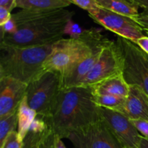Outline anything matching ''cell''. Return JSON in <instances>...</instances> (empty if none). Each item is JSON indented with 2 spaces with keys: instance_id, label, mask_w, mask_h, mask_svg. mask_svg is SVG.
Returning <instances> with one entry per match:
<instances>
[{
  "instance_id": "6da1fadb",
  "label": "cell",
  "mask_w": 148,
  "mask_h": 148,
  "mask_svg": "<svg viewBox=\"0 0 148 148\" xmlns=\"http://www.w3.org/2000/svg\"><path fill=\"white\" fill-rule=\"evenodd\" d=\"M74 15L75 12L65 9L22 10L12 14L17 31L5 35L0 44L27 47L55 43L63 39L65 26Z\"/></svg>"
},
{
  "instance_id": "7a4b0ae2",
  "label": "cell",
  "mask_w": 148,
  "mask_h": 148,
  "mask_svg": "<svg viewBox=\"0 0 148 148\" xmlns=\"http://www.w3.org/2000/svg\"><path fill=\"white\" fill-rule=\"evenodd\" d=\"M101 119L90 87L79 86L62 89L51 114L43 120L55 135L67 139L73 132Z\"/></svg>"
},
{
  "instance_id": "3957f363",
  "label": "cell",
  "mask_w": 148,
  "mask_h": 148,
  "mask_svg": "<svg viewBox=\"0 0 148 148\" xmlns=\"http://www.w3.org/2000/svg\"><path fill=\"white\" fill-rule=\"evenodd\" d=\"M54 43L20 46L0 44V78L10 77L28 85L44 72Z\"/></svg>"
},
{
  "instance_id": "277c9868",
  "label": "cell",
  "mask_w": 148,
  "mask_h": 148,
  "mask_svg": "<svg viewBox=\"0 0 148 148\" xmlns=\"http://www.w3.org/2000/svg\"><path fill=\"white\" fill-rule=\"evenodd\" d=\"M108 40L101 34V30L95 27L84 30L79 38L62 39L54 43L44 64V72L51 71L62 75Z\"/></svg>"
},
{
  "instance_id": "5b68a950",
  "label": "cell",
  "mask_w": 148,
  "mask_h": 148,
  "mask_svg": "<svg viewBox=\"0 0 148 148\" xmlns=\"http://www.w3.org/2000/svg\"><path fill=\"white\" fill-rule=\"evenodd\" d=\"M62 90L61 75L46 71L27 85L26 98L37 116L45 119L50 116Z\"/></svg>"
},
{
  "instance_id": "8992f818",
  "label": "cell",
  "mask_w": 148,
  "mask_h": 148,
  "mask_svg": "<svg viewBox=\"0 0 148 148\" xmlns=\"http://www.w3.org/2000/svg\"><path fill=\"white\" fill-rule=\"evenodd\" d=\"M123 58L122 76L130 86L142 88L148 95V54L130 40L117 36Z\"/></svg>"
},
{
  "instance_id": "52a82bcc",
  "label": "cell",
  "mask_w": 148,
  "mask_h": 148,
  "mask_svg": "<svg viewBox=\"0 0 148 148\" xmlns=\"http://www.w3.org/2000/svg\"><path fill=\"white\" fill-rule=\"evenodd\" d=\"M122 70L123 58L119 48L116 42L108 40L98 62L79 86L91 87L107 78L122 75Z\"/></svg>"
},
{
  "instance_id": "ba28073f",
  "label": "cell",
  "mask_w": 148,
  "mask_h": 148,
  "mask_svg": "<svg viewBox=\"0 0 148 148\" xmlns=\"http://www.w3.org/2000/svg\"><path fill=\"white\" fill-rule=\"evenodd\" d=\"M88 14L93 21L105 29L134 43L139 38L145 36L142 27L133 19L120 15L100 6L88 12Z\"/></svg>"
},
{
  "instance_id": "9c48e42d",
  "label": "cell",
  "mask_w": 148,
  "mask_h": 148,
  "mask_svg": "<svg viewBox=\"0 0 148 148\" xmlns=\"http://www.w3.org/2000/svg\"><path fill=\"white\" fill-rule=\"evenodd\" d=\"M75 148H124L101 120L69 134Z\"/></svg>"
},
{
  "instance_id": "30bf717a",
  "label": "cell",
  "mask_w": 148,
  "mask_h": 148,
  "mask_svg": "<svg viewBox=\"0 0 148 148\" xmlns=\"http://www.w3.org/2000/svg\"><path fill=\"white\" fill-rule=\"evenodd\" d=\"M101 118L124 148H138L141 134L131 120L117 111L100 108Z\"/></svg>"
},
{
  "instance_id": "8fae6325",
  "label": "cell",
  "mask_w": 148,
  "mask_h": 148,
  "mask_svg": "<svg viewBox=\"0 0 148 148\" xmlns=\"http://www.w3.org/2000/svg\"><path fill=\"white\" fill-rule=\"evenodd\" d=\"M27 88V84L13 78H0V118L18 110Z\"/></svg>"
},
{
  "instance_id": "7c38bea8",
  "label": "cell",
  "mask_w": 148,
  "mask_h": 148,
  "mask_svg": "<svg viewBox=\"0 0 148 148\" xmlns=\"http://www.w3.org/2000/svg\"><path fill=\"white\" fill-rule=\"evenodd\" d=\"M105 44L97 48L90 55L81 60L69 68L66 72L61 75L62 89L79 87L81 85L84 79L98 62Z\"/></svg>"
},
{
  "instance_id": "4fadbf2b",
  "label": "cell",
  "mask_w": 148,
  "mask_h": 148,
  "mask_svg": "<svg viewBox=\"0 0 148 148\" xmlns=\"http://www.w3.org/2000/svg\"><path fill=\"white\" fill-rule=\"evenodd\" d=\"M119 113L131 120L148 121V95L142 88L130 86V92Z\"/></svg>"
},
{
  "instance_id": "5bb4252c",
  "label": "cell",
  "mask_w": 148,
  "mask_h": 148,
  "mask_svg": "<svg viewBox=\"0 0 148 148\" xmlns=\"http://www.w3.org/2000/svg\"><path fill=\"white\" fill-rule=\"evenodd\" d=\"M90 88L94 95H114L126 98L130 92V85L122 75L107 78Z\"/></svg>"
},
{
  "instance_id": "9a60e30c",
  "label": "cell",
  "mask_w": 148,
  "mask_h": 148,
  "mask_svg": "<svg viewBox=\"0 0 148 148\" xmlns=\"http://www.w3.org/2000/svg\"><path fill=\"white\" fill-rule=\"evenodd\" d=\"M96 1L102 8L130 18L134 19L140 14L139 6L134 0H96Z\"/></svg>"
},
{
  "instance_id": "2e32d148",
  "label": "cell",
  "mask_w": 148,
  "mask_h": 148,
  "mask_svg": "<svg viewBox=\"0 0 148 148\" xmlns=\"http://www.w3.org/2000/svg\"><path fill=\"white\" fill-rule=\"evenodd\" d=\"M71 4L70 0H16V7L27 10H56Z\"/></svg>"
},
{
  "instance_id": "e0dca14e",
  "label": "cell",
  "mask_w": 148,
  "mask_h": 148,
  "mask_svg": "<svg viewBox=\"0 0 148 148\" xmlns=\"http://www.w3.org/2000/svg\"><path fill=\"white\" fill-rule=\"evenodd\" d=\"M37 114L28 106L26 96L20 103L18 108V126L17 132L20 139L23 141L33 121L36 119Z\"/></svg>"
},
{
  "instance_id": "ac0fdd59",
  "label": "cell",
  "mask_w": 148,
  "mask_h": 148,
  "mask_svg": "<svg viewBox=\"0 0 148 148\" xmlns=\"http://www.w3.org/2000/svg\"><path fill=\"white\" fill-rule=\"evenodd\" d=\"M126 98L114 95H94L93 101L100 108H106L120 112L125 103Z\"/></svg>"
},
{
  "instance_id": "d6986e66",
  "label": "cell",
  "mask_w": 148,
  "mask_h": 148,
  "mask_svg": "<svg viewBox=\"0 0 148 148\" xmlns=\"http://www.w3.org/2000/svg\"><path fill=\"white\" fill-rule=\"evenodd\" d=\"M18 126V110L0 118V146L2 145L6 137Z\"/></svg>"
},
{
  "instance_id": "ffe728a7",
  "label": "cell",
  "mask_w": 148,
  "mask_h": 148,
  "mask_svg": "<svg viewBox=\"0 0 148 148\" xmlns=\"http://www.w3.org/2000/svg\"><path fill=\"white\" fill-rule=\"evenodd\" d=\"M1 148H23V141L20 139L18 132L16 131L12 132L6 137Z\"/></svg>"
},
{
  "instance_id": "44dd1931",
  "label": "cell",
  "mask_w": 148,
  "mask_h": 148,
  "mask_svg": "<svg viewBox=\"0 0 148 148\" xmlns=\"http://www.w3.org/2000/svg\"><path fill=\"white\" fill-rule=\"evenodd\" d=\"M43 133H34L29 132L23 140V148H39Z\"/></svg>"
},
{
  "instance_id": "7402d4cb",
  "label": "cell",
  "mask_w": 148,
  "mask_h": 148,
  "mask_svg": "<svg viewBox=\"0 0 148 148\" xmlns=\"http://www.w3.org/2000/svg\"><path fill=\"white\" fill-rule=\"evenodd\" d=\"M84 30L77 24L70 20L65 26L64 35H68L71 38H79L83 33Z\"/></svg>"
},
{
  "instance_id": "603a6c76",
  "label": "cell",
  "mask_w": 148,
  "mask_h": 148,
  "mask_svg": "<svg viewBox=\"0 0 148 148\" xmlns=\"http://www.w3.org/2000/svg\"><path fill=\"white\" fill-rule=\"evenodd\" d=\"M39 148H55V134L49 128L43 134Z\"/></svg>"
},
{
  "instance_id": "cb8c5ba5",
  "label": "cell",
  "mask_w": 148,
  "mask_h": 148,
  "mask_svg": "<svg viewBox=\"0 0 148 148\" xmlns=\"http://www.w3.org/2000/svg\"><path fill=\"white\" fill-rule=\"evenodd\" d=\"M70 1L72 4H75L77 7L87 10L88 12L92 11L99 7L96 0H70Z\"/></svg>"
},
{
  "instance_id": "d4e9b609",
  "label": "cell",
  "mask_w": 148,
  "mask_h": 148,
  "mask_svg": "<svg viewBox=\"0 0 148 148\" xmlns=\"http://www.w3.org/2000/svg\"><path fill=\"white\" fill-rule=\"evenodd\" d=\"M48 128L49 127L47 124L43 119L36 118L30 126L29 132L34 133H43L48 130Z\"/></svg>"
},
{
  "instance_id": "484cf974",
  "label": "cell",
  "mask_w": 148,
  "mask_h": 148,
  "mask_svg": "<svg viewBox=\"0 0 148 148\" xmlns=\"http://www.w3.org/2000/svg\"><path fill=\"white\" fill-rule=\"evenodd\" d=\"M131 121L137 131L141 133L142 136L148 139V121L144 119L131 120Z\"/></svg>"
},
{
  "instance_id": "4316f807",
  "label": "cell",
  "mask_w": 148,
  "mask_h": 148,
  "mask_svg": "<svg viewBox=\"0 0 148 148\" xmlns=\"http://www.w3.org/2000/svg\"><path fill=\"white\" fill-rule=\"evenodd\" d=\"M133 20L142 27L143 31H145L148 35V16L141 15L140 13L138 17H135Z\"/></svg>"
},
{
  "instance_id": "83f0119b",
  "label": "cell",
  "mask_w": 148,
  "mask_h": 148,
  "mask_svg": "<svg viewBox=\"0 0 148 148\" xmlns=\"http://www.w3.org/2000/svg\"><path fill=\"white\" fill-rule=\"evenodd\" d=\"M12 13L6 9L0 7V26H3L11 20Z\"/></svg>"
},
{
  "instance_id": "f1b7e54d",
  "label": "cell",
  "mask_w": 148,
  "mask_h": 148,
  "mask_svg": "<svg viewBox=\"0 0 148 148\" xmlns=\"http://www.w3.org/2000/svg\"><path fill=\"white\" fill-rule=\"evenodd\" d=\"M135 44H137L143 51L148 54V36H143L140 38L136 41Z\"/></svg>"
},
{
  "instance_id": "f546056e",
  "label": "cell",
  "mask_w": 148,
  "mask_h": 148,
  "mask_svg": "<svg viewBox=\"0 0 148 148\" xmlns=\"http://www.w3.org/2000/svg\"><path fill=\"white\" fill-rule=\"evenodd\" d=\"M0 7L6 9L11 12L12 10L16 7V0H1Z\"/></svg>"
},
{
  "instance_id": "4dcf8cb0",
  "label": "cell",
  "mask_w": 148,
  "mask_h": 148,
  "mask_svg": "<svg viewBox=\"0 0 148 148\" xmlns=\"http://www.w3.org/2000/svg\"><path fill=\"white\" fill-rule=\"evenodd\" d=\"M139 7L143 9L141 15L148 16V0H134Z\"/></svg>"
},
{
  "instance_id": "1f68e13d",
  "label": "cell",
  "mask_w": 148,
  "mask_h": 148,
  "mask_svg": "<svg viewBox=\"0 0 148 148\" xmlns=\"http://www.w3.org/2000/svg\"><path fill=\"white\" fill-rule=\"evenodd\" d=\"M55 148H66L62 140L55 135Z\"/></svg>"
},
{
  "instance_id": "d6a6232c",
  "label": "cell",
  "mask_w": 148,
  "mask_h": 148,
  "mask_svg": "<svg viewBox=\"0 0 148 148\" xmlns=\"http://www.w3.org/2000/svg\"><path fill=\"white\" fill-rule=\"evenodd\" d=\"M138 148H148V139L145 138L143 136H141Z\"/></svg>"
}]
</instances>
